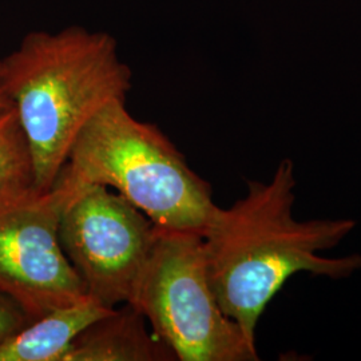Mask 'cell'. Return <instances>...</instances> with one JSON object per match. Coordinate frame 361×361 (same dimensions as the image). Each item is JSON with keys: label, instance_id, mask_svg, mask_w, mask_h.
Returning <instances> with one entry per match:
<instances>
[{"label": "cell", "instance_id": "cell-1", "mask_svg": "<svg viewBox=\"0 0 361 361\" xmlns=\"http://www.w3.org/2000/svg\"><path fill=\"white\" fill-rule=\"evenodd\" d=\"M296 174L284 158L268 182L249 180L232 207L217 205L202 232L207 274L219 307L256 343L258 320L297 273L341 281L361 271L360 253L326 257L356 221L293 216Z\"/></svg>", "mask_w": 361, "mask_h": 361}, {"label": "cell", "instance_id": "cell-2", "mask_svg": "<svg viewBox=\"0 0 361 361\" xmlns=\"http://www.w3.org/2000/svg\"><path fill=\"white\" fill-rule=\"evenodd\" d=\"M131 79L116 38L80 26L32 31L0 59V90L25 133L38 189H51L91 119L126 101Z\"/></svg>", "mask_w": 361, "mask_h": 361}, {"label": "cell", "instance_id": "cell-3", "mask_svg": "<svg viewBox=\"0 0 361 361\" xmlns=\"http://www.w3.org/2000/svg\"><path fill=\"white\" fill-rule=\"evenodd\" d=\"M90 186L114 190L171 231L204 232L217 207L210 183L157 125L131 116L126 101L106 106L82 130L51 189L66 204Z\"/></svg>", "mask_w": 361, "mask_h": 361}, {"label": "cell", "instance_id": "cell-4", "mask_svg": "<svg viewBox=\"0 0 361 361\" xmlns=\"http://www.w3.org/2000/svg\"><path fill=\"white\" fill-rule=\"evenodd\" d=\"M178 361H257V344L219 307L202 233L157 226L129 302Z\"/></svg>", "mask_w": 361, "mask_h": 361}, {"label": "cell", "instance_id": "cell-5", "mask_svg": "<svg viewBox=\"0 0 361 361\" xmlns=\"http://www.w3.org/2000/svg\"><path fill=\"white\" fill-rule=\"evenodd\" d=\"M63 201L34 178L0 188V295L30 322L87 296L59 241Z\"/></svg>", "mask_w": 361, "mask_h": 361}, {"label": "cell", "instance_id": "cell-6", "mask_svg": "<svg viewBox=\"0 0 361 361\" xmlns=\"http://www.w3.org/2000/svg\"><path fill=\"white\" fill-rule=\"evenodd\" d=\"M157 225L106 186H90L62 209L59 241L85 285L104 308L129 304L154 243Z\"/></svg>", "mask_w": 361, "mask_h": 361}, {"label": "cell", "instance_id": "cell-7", "mask_svg": "<svg viewBox=\"0 0 361 361\" xmlns=\"http://www.w3.org/2000/svg\"><path fill=\"white\" fill-rule=\"evenodd\" d=\"M63 361H176V356L142 314L123 304L78 336Z\"/></svg>", "mask_w": 361, "mask_h": 361}, {"label": "cell", "instance_id": "cell-8", "mask_svg": "<svg viewBox=\"0 0 361 361\" xmlns=\"http://www.w3.org/2000/svg\"><path fill=\"white\" fill-rule=\"evenodd\" d=\"M111 310L89 296L52 310L0 341V361H63L78 336Z\"/></svg>", "mask_w": 361, "mask_h": 361}, {"label": "cell", "instance_id": "cell-9", "mask_svg": "<svg viewBox=\"0 0 361 361\" xmlns=\"http://www.w3.org/2000/svg\"><path fill=\"white\" fill-rule=\"evenodd\" d=\"M34 178L25 133L13 106L0 111V188L13 180Z\"/></svg>", "mask_w": 361, "mask_h": 361}, {"label": "cell", "instance_id": "cell-10", "mask_svg": "<svg viewBox=\"0 0 361 361\" xmlns=\"http://www.w3.org/2000/svg\"><path fill=\"white\" fill-rule=\"evenodd\" d=\"M28 319L10 298L0 295V341L22 329Z\"/></svg>", "mask_w": 361, "mask_h": 361}, {"label": "cell", "instance_id": "cell-11", "mask_svg": "<svg viewBox=\"0 0 361 361\" xmlns=\"http://www.w3.org/2000/svg\"><path fill=\"white\" fill-rule=\"evenodd\" d=\"M11 106H13V104L10 102V99L0 90V111L4 110V109H8V107H11Z\"/></svg>", "mask_w": 361, "mask_h": 361}]
</instances>
